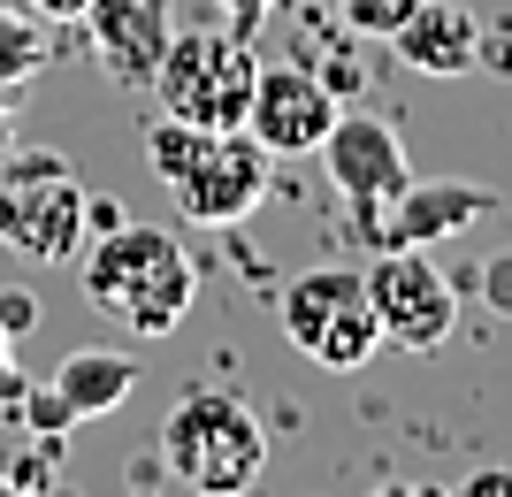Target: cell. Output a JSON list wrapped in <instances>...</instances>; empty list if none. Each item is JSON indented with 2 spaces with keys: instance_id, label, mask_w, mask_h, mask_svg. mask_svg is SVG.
Returning a JSON list of instances; mask_svg holds the SVG:
<instances>
[{
  "instance_id": "15",
  "label": "cell",
  "mask_w": 512,
  "mask_h": 497,
  "mask_svg": "<svg viewBox=\"0 0 512 497\" xmlns=\"http://www.w3.org/2000/svg\"><path fill=\"white\" fill-rule=\"evenodd\" d=\"M413 8H421V0H344V23H352L360 39H390Z\"/></svg>"
},
{
  "instance_id": "18",
  "label": "cell",
  "mask_w": 512,
  "mask_h": 497,
  "mask_svg": "<svg viewBox=\"0 0 512 497\" xmlns=\"http://www.w3.org/2000/svg\"><path fill=\"white\" fill-rule=\"evenodd\" d=\"M0 329H8V337H31V329H39V299H31V291H0Z\"/></svg>"
},
{
  "instance_id": "11",
  "label": "cell",
  "mask_w": 512,
  "mask_h": 497,
  "mask_svg": "<svg viewBox=\"0 0 512 497\" xmlns=\"http://www.w3.org/2000/svg\"><path fill=\"white\" fill-rule=\"evenodd\" d=\"M490 207H497L490 184L428 176V184H406V192L383 199V207H367V238H375V253H390V245H436V238H451V230L482 222Z\"/></svg>"
},
{
  "instance_id": "16",
  "label": "cell",
  "mask_w": 512,
  "mask_h": 497,
  "mask_svg": "<svg viewBox=\"0 0 512 497\" xmlns=\"http://www.w3.org/2000/svg\"><path fill=\"white\" fill-rule=\"evenodd\" d=\"M482 306H490L497 322H512V245L482 260Z\"/></svg>"
},
{
  "instance_id": "2",
  "label": "cell",
  "mask_w": 512,
  "mask_h": 497,
  "mask_svg": "<svg viewBox=\"0 0 512 497\" xmlns=\"http://www.w3.org/2000/svg\"><path fill=\"white\" fill-rule=\"evenodd\" d=\"M146 161L169 184L176 215L199 222V230H230L268 199V146L253 130H199V123L161 115L146 130Z\"/></svg>"
},
{
  "instance_id": "13",
  "label": "cell",
  "mask_w": 512,
  "mask_h": 497,
  "mask_svg": "<svg viewBox=\"0 0 512 497\" xmlns=\"http://www.w3.org/2000/svg\"><path fill=\"white\" fill-rule=\"evenodd\" d=\"M85 23L100 54L115 62V77L130 85H153V62H161V46H169V23L153 0H85Z\"/></svg>"
},
{
  "instance_id": "19",
  "label": "cell",
  "mask_w": 512,
  "mask_h": 497,
  "mask_svg": "<svg viewBox=\"0 0 512 497\" xmlns=\"http://www.w3.org/2000/svg\"><path fill=\"white\" fill-rule=\"evenodd\" d=\"M214 8H230V23H237V39H253V23L276 8V0H214Z\"/></svg>"
},
{
  "instance_id": "6",
  "label": "cell",
  "mask_w": 512,
  "mask_h": 497,
  "mask_svg": "<svg viewBox=\"0 0 512 497\" xmlns=\"http://www.w3.org/2000/svg\"><path fill=\"white\" fill-rule=\"evenodd\" d=\"M276 322L306 360H321L337 375L367 368L375 345H383V322H375V299H367L360 268H306V276H291L276 299Z\"/></svg>"
},
{
  "instance_id": "14",
  "label": "cell",
  "mask_w": 512,
  "mask_h": 497,
  "mask_svg": "<svg viewBox=\"0 0 512 497\" xmlns=\"http://www.w3.org/2000/svg\"><path fill=\"white\" fill-rule=\"evenodd\" d=\"M46 69V31L39 16H23V8H0V92L31 85Z\"/></svg>"
},
{
  "instance_id": "21",
  "label": "cell",
  "mask_w": 512,
  "mask_h": 497,
  "mask_svg": "<svg viewBox=\"0 0 512 497\" xmlns=\"http://www.w3.org/2000/svg\"><path fill=\"white\" fill-rule=\"evenodd\" d=\"M39 16H85V0H31Z\"/></svg>"
},
{
  "instance_id": "8",
  "label": "cell",
  "mask_w": 512,
  "mask_h": 497,
  "mask_svg": "<svg viewBox=\"0 0 512 497\" xmlns=\"http://www.w3.org/2000/svg\"><path fill=\"white\" fill-rule=\"evenodd\" d=\"M130 390H138V360L115 345H85V352H69L46 383L23 390L16 421H23V436H69L77 421H100V413L130 406Z\"/></svg>"
},
{
  "instance_id": "20",
  "label": "cell",
  "mask_w": 512,
  "mask_h": 497,
  "mask_svg": "<svg viewBox=\"0 0 512 497\" xmlns=\"http://www.w3.org/2000/svg\"><path fill=\"white\" fill-rule=\"evenodd\" d=\"M482 490L505 497V490H512V475H497V467H490V475H467V497H482Z\"/></svg>"
},
{
  "instance_id": "22",
  "label": "cell",
  "mask_w": 512,
  "mask_h": 497,
  "mask_svg": "<svg viewBox=\"0 0 512 497\" xmlns=\"http://www.w3.org/2000/svg\"><path fill=\"white\" fill-rule=\"evenodd\" d=\"M0 490H8V482H0Z\"/></svg>"
},
{
  "instance_id": "10",
  "label": "cell",
  "mask_w": 512,
  "mask_h": 497,
  "mask_svg": "<svg viewBox=\"0 0 512 497\" xmlns=\"http://www.w3.org/2000/svg\"><path fill=\"white\" fill-rule=\"evenodd\" d=\"M337 123V92L321 85L314 69L276 62L253 77V108H245V130H253L268 153H314Z\"/></svg>"
},
{
  "instance_id": "4",
  "label": "cell",
  "mask_w": 512,
  "mask_h": 497,
  "mask_svg": "<svg viewBox=\"0 0 512 497\" xmlns=\"http://www.w3.org/2000/svg\"><path fill=\"white\" fill-rule=\"evenodd\" d=\"M85 184L62 153H0V245L16 260H77L85 253Z\"/></svg>"
},
{
  "instance_id": "9",
  "label": "cell",
  "mask_w": 512,
  "mask_h": 497,
  "mask_svg": "<svg viewBox=\"0 0 512 497\" xmlns=\"http://www.w3.org/2000/svg\"><path fill=\"white\" fill-rule=\"evenodd\" d=\"M314 153L352 207H383V199H398L413 184V161H406V146H398V130L383 115H337Z\"/></svg>"
},
{
  "instance_id": "1",
  "label": "cell",
  "mask_w": 512,
  "mask_h": 497,
  "mask_svg": "<svg viewBox=\"0 0 512 497\" xmlns=\"http://www.w3.org/2000/svg\"><path fill=\"white\" fill-rule=\"evenodd\" d=\"M77 283H85V299L100 306L115 329L130 337H176L184 314L199 299V268L192 253L169 238V230H153V222H115L100 238L77 253Z\"/></svg>"
},
{
  "instance_id": "5",
  "label": "cell",
  "mask_w": 512,
  "mask_h": 497,
  "mask_svg": "<svg viewBox=\"0 0 512 497\" xmlns=\"http://www.w3.org/2000/svg\"><path fill=\"white\" fill-rule=\"evenodd\" d=\"M253 46L237 31H169L161 62H153V92H161V115L199 130H245V108H253Z\"/></svg>"
},
{
  "instance_id": "17",
  "label": "cell",
  "mask_w": 512,
  "mask_h": 497,
  "mask_svg": "<svg viewBox=\"0 0 512 497\" xmlns=\"http://www.w3.org/2000/svg\"><path fill=\"white\" fill-rule=\"evenodd\" d=\"M23 390H31V375L16 368V337L0 329V413H16V398H23Z\"/></svg>"
},
{
  "instance_id": "3",
  "label": "cell",
  "mask_w": 512,
  "mask_h": 497,
  "mask_svg": "<svg viewBox=\"0 0 512 497\" xmlns=\"http://www.w3.org/2000/svg\"><path fill=\"white\" fill-rule=\"evenodd\" d=\"M161 459L184 490H207V497H237L268 475V429L260 413L237 398V390H184L161 421Z\"/></svg>"
},
{
  "instance_id": "12",
  "label": "cell",
  "mask_w": 512,
  "mask_h": 497,
  "mask_svg": "<svg viewBox=\"0 0 512 497\" xmlns=\"http://www.w3.org/2000/svg\"><path fill=\"white\" fill-rule=\"evenodd\" d=\"M390 46H398V62L421 69V77H467V69L482 62V23H474V8H459V0H421V8L390 31Z\"/></svg>"
},
{
  "instance_id": "7",
  "label": "cell",
  "mask_w": 512,
  "mask_h": 497,
  "mask_svg": "<svg viewBox=\"0 0 512 497\" xmlns=\"http://www.w3.org/2000/svg\"><path fill=\"white\" fill-rule=\"evenodd\" d=\"M367 299H375L383 345L444 352L451 329H459V291H451V276L428 260V245H390V253L367 268Z\"/></svg>"
}]
</instances>
